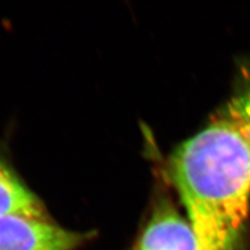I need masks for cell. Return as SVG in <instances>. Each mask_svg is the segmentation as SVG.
Returning <instances> with one entry per match:
<instances>
[{
  "label": "cell",
  "mask_w": 250,
  "mask_h": 250,
  "mask_svg": "<svg viewBox=\"0 0 250 250\" xmlns=\"http://www.w3.org/2000/svg\"><path fill=\"white\" fill-rule=\"evenodd\" d=\"M5 215L45 218L41 202L0 159V217Z\"/></svg>",
  "instance_id": "cell-4"
},
{
  "label": "cell",
  "mask_w": 250,
  "mask_h": 250,
  "mask_svg": "<svg viewBox=\"0 0 250 250\" xmlns=\"http://www.w3.org/2000/svg\"><path fill=\"white\" fill-rule=\"evenodd\" d=\"M220 118L228 121L250 144V65Z\"/></svg>",
  "instance_id": "cell-5"
},
{
  "label": "cell",
  "mask_w": 250,
  "mask_h": 250,
  "mask_svg": "<svg viewBox=\"0 0 250 250\" xmlns=\"http://www.w3.org/2000/svg\"><path fill=\"white\" fill-rule=\"evenodd\" d=\"M170 176L200 250H237L250 203V144L219 117L172 154Z\"/></svg>",
  "instance_id": "cell-1"
},
{
  "label": "cell",
  "mask_w": 250,
  "mask_h": 250,
  "mask_svg": "<svg viewBox=\"0 0 250 250\" xmlns=\"http://www.w3.org/2000/svg\"><path fill=\"white\" fill-rule=\"evenodd\" d=\"M135 250H200L187 219L167 199L154 208Z\"/></svg>",
  "instance_id": "cell-3"
},
{
  "label": "cell",
  "mask_w": 250,
  "mask_h": 250,
  "mask_svg": "<svg viewBox=\"0 0 250 250\" xmlns=\"http://www.w3.org/2000/svg\"><path fill=\"white\" fill-rule=\"evenodd\" d=\"M88 237L50 223L46 218L0 217V250H73Z\"/></svg>",
  "instance_id": "cell-2"
}]
</instances>
